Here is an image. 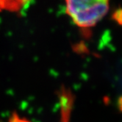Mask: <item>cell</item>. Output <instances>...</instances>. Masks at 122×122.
<instances>
[{"label": "cell", "mask_w": 122, "mask_h": 122, "mask_svg": "<svg viewBox=\"0 0 122 122\" xmlns=\"http://www.w3.org/2000/svg\"><path fill=\"white\" fill-rule=\"evenodd\" d=\"M110 0H66V12L81 28H90L108 12Z\"/></svg>", "instance_id": "cell-1"}, {"label": "cell", "mask_w": 122, "mask_h": 122, "mask_svg": "<svg viewBox=\"0 0 122 122\" xmlns=\"http://www.w3.org/2000/svg\"><path fill=\"white\" fill-rule=\"evenodd\" d=\"M58 98L60 102L59 122H70L74 102V95L69 90L63 88L58 92Z\"/></svg>", "instance_id": "cell-2"}, {"label": "cell", "mask_w": 122, "mask_h": 122, "mask_svg": "<svg viewBox=\"0 0 122 122\" xmlns=\"http://www.w3.org/2000/svg\"><path fill=\"white\" fill-rule=\"evenodd\" d=\"M29 2L30 0H0V11H19Z\"/></svg>", "instance_id": "cell-3"}, {"label": "cell", "mask_w": 122, "mask_h": 122, "mask_svg": "<svg viewBox=\"0 0 122 122\" xmlns=\"http://www.w3.org/2000/svg\"><path fill=\"white\" fill-rule=\"evenodd\" d=\"M8 122H32L25 117H21L17 112H13L8 118Z\"/></svg>", "instance_id": "cell-4"}]
</instances>
